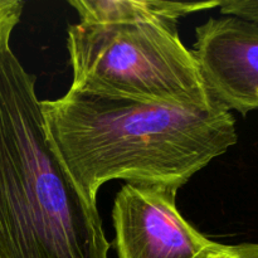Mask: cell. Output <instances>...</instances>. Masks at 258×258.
<instances>
[{
	"instance_id": "obj_1",
	"label": "cell",
	"mask_w": 258,
	"mask_h": 258,
	"mask_svg": "<svg viewBox=\"0 0 258 258\" xmlns=\"http://www.w3.org/2000/svg\"><path fill=\"white\" fill-rule=\"evenodd\" d=\"M40 107L58 160L96 207L112 180L179 190L238 141L232 112L217 106L176 107L70 88Z\"/></svg>"
},
{
	"instance_id": "obj_2",
	"label": "cell",
	"mask_w": 258,
	"mask_h": 258,
	"mask_svg": "<svg viewBox=\"0 0 258 258\" xmlns=\"http://www.w3.org/2000/svg\"><path fill=\"white\" fill-rule=\"evenodd\" d=\"M0 39V258H108L102 218L48 140L37 77Z\"/></svg>"
},
{
	"instance_id": "obj_3",
	"label": "cell",
	"mask_w": 258,
	"mask_h": 258,
	"mask_svg": "<svg viewBox=\"0 0 258 258\" xmlns=\"http://www.w3.org/2000/svg\"><path fill=\"white\" fill-rule=\"evenodd\" d=\"M71 90L176 107H214L178 24H92L67 30Z\"/></svg>"
},
{
	"instance_id": "obj_4",
	"label": "cell",
	"mask_w": 258,
	"mask_h": 258,
	"mask_svg": "<svg viewBox=\"0 0 258 258\" xmlns=\"http://www.w3.org/2000/svg\"><path fill=\"white\" fill-rule=\"evenodd\" d=\"M178 190L122 185L112 208L118 258H208L217 247L176 207Z\"/></svg>"
},
{
	"instance_id": "obj_5",
	"label": "cell",
	"mask_w": 258,
	"mask_h": 258,
	"mask_svg": "<svg viewBox=\"0 0 258 258\" xmlns=\"http://www.w3.org/2000/svg\"><path fill=\"white\" fill-rule=\"evenodd\" d=\"M191 52L214 106L243 116L258 110V24L209 18L196 28Z\"/></svg>"
},
{
	"instance_id": "obj_6",
	"label": "cell",
	"mask_w": 258,
	"mask_h": 258,
	"mask_svg": "<svg viewBox=\"0 0 258 258\" xmlns=\"http://www.w3.org/2000/svg\"><path fill=\"white\" fill-rule=\"evenodd\" d=\"M213 2H164V0H70L80 22L92 24H150L173 23L181 18L219 7Z\"/></svg>"
},
{
	"instance_id": "obj_7",
	"label": "cell",
	"mask_w": 258,
	"mask_h": 258,
	"mask_svg": "<svg viewBox=\"0 0 258 258\" xmlns=\"http://www.w3.org/2000/svg\"><path fill=\"white\" fill-rule=\"evenodd\" d=\"M218 8L222 15H231L258 24V0H221Z\"/></svg>"
},
{
	"instance_id": "obj_8",
	"label": "cell",
	"mask_w": 258,
	"mask_h": 258,
	"mask_svg": "<svg viewBox=\"0 0 258 258\" xmlns=\"http://www.w3.org/2000/svg\"><path fill=\"white\" fill-rule=\"evenodd\" d=\"M24 5L22 0H0V39L12 34L19 24Z\"/></svg>"
},
{
	"instance_id": "obj_9",
	"label": "cell",
	"mask_w": 258,
	"mask_h": 258,
	"mask_svg": "<svg viewBox=\"0 0 258 258\" xmlns=\"http://www.w3.org/2000/svg\"><path fill=\"white\" fill-rule=\"evenodd\" d=\"M208 258H258V242L217 244Z\"/></svg>"
}]
</instances>
